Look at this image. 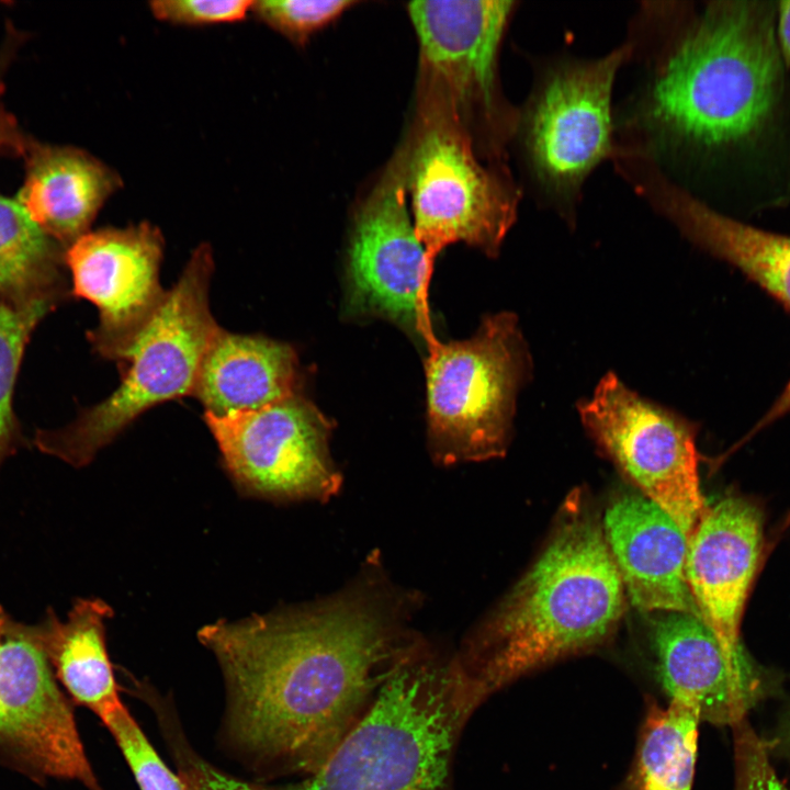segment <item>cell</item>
Listing matches in <instances>:
<instances>
[{"mask_svg": "<svg viewBox=\"0 0 790 790\" xmlns=\"http://www.w3.org/2000/svg\"><path fill=\"white\" fill-rule=\"evenodd\" d=\"M418 597L396 586L377 557L324 599L198 633L222 668L237 744L263 761L317 768L347 733Z\"/></svg>", "mask_w": 790, "mask_h": 790, "instance_id": "1", "label": "cell"}, {"mask_svg": "<svg viewBox=\"0 0 790 790\" xmlns=\"http://www.w3.org/2000/svg\"><path fill=\"white\" fill-rule=\"evenodd\" d=\"M667 10L673 27L629 106L630 140L620 146L654 160L751 144L774 117L782 90L772 9L715 1L685 24Z\"/></svg>", "mask_w": 790, "mask_h": 790, "instance_id": "2", "label": "cell"}, {"mask_svg": "<svg viewBox=\"0 0 790 790\" xmlns=\"http://www.w3.org/2000/svg\"><path fill=\"white\" fill-rule=\"evenodd\" d=\"M624 595L602 522L587 496L574 492L537 561L455 662L474 704L526 674L601 645L622 616Z\"/></svg>", "mask_w": 790, "mask_h": 790, "instance_id": "3", "label": "cell"}, {"mask_svg": "<svg viewBox=\"0 0 790 790\" xmlns=\"http://www.w3.org/2000/svg\"><path fill=\"white\" fill-rule=\"evenodd\" d=\"M404 647L369 712L291 790H442L460 719L473 706L454 665Z\"/></svg>", "mask_w": 790, "mask_h": 790, "instance_id": "4", "label": "cell"}, {"mask_svg": "<svg viewBox=\"0 0 790 790\" xmlns=\"http://www.w3.org/2000/svg\"><path fill=\"white\" fill-rule=\"evenodd\" d=\"M211 246H198L147 328L119 363V387L70 424L37 430L35 447L74 467L88 465L146 410L193 394L204 354L221 328L210 307Z\"/></svg>", "mask_w": 790, "mask_h": 790, "instance_id": "5", "label": "cell"}, {"mask_svg": "<svg viewBox=\"0 0 790 790\" xmlns=\"http://www.w3.org/2000/svg\"><path fill=\"white\" fill-rule=\"evenodd\" d=\"M428 442L440 465L505 455L520 388L532 359L518 317L484 318L463 341L426 343Z\"/></svg>", "mask_w": 790, "mask_h": 790, "instance_id": "6", "label": "cell"}, {"mask_svg": "<svg viewBox=\"0 0 790 790\" xmlns=\"http://www.w3.org/2000/svg\"><path fill=\"white\" fill-rule=\"evenodd\" d=\"M400 151L411 219L429 267L460 241L496 257L517 218L519 191L508 173L484 165L470 133L426 104H419L411 139Z\"/></svg>", "mask_w": 790, "mask_h": 790, "instance_id": "7", "label": "cell"}, {"mask_svg": "<svg viewBox=\"0 0 790 790\" xmlns=\"http://www.w3.org/2000/svg\"><path fill=\"white\" fill-rule=\"evenodd\" d=\"M631 43L594 59L561 58L538 74L519 112V136L531 179L548 202L568 214L603 160L614 159L612 90Z\"/></svg>", "mask_w": 790, "mask_h": 790, "instance_id": "8", "label": "cell"}, {"mask_svg": "<svg viewBox=\"0 0 790 790\" xmlns=\"http://www.w3.org/2000/svg\"><path fill=\"white\" fill-rule=\"evenodd\" d=\"M516 5L500 0L407 4L419 44V102L448 112L492 159H500L519 116L501 97L498 70Z\"/></svg>", "mask_w": 790, "mask_h": 790, "instance_id": "9", "label": "cell"}, {"mask_svg": "<svg viewBox=\"0 0 790 790\" xmlns=\"http://www.w3.org/2000/svg\"><path fill=\"white\" fill-rule=\"evenodd\" d=\"M578 414L599 450L690 537L707 509L695 425L607 373Z\"/></svg>", "mask_w": 790, "mask_h": 790, "instance_id": "10", "label": "cell"}, {"mask_svg": "<svg viewBox=\"0 0 790 790\" xmlns=\"http://www.w3.org/2000/svg\"><path fill=\"white\" fill-rule=\"evenodd\" d=\"M237 490L271 501H326L342 476L329 452L331 424L301 393L256 410L203 415Z\"/></svg>", "mask_w": 790, "mask_h": 790, "instance_id": "11", "label": "cell"}, {"mask_svg": "<svg viewBox=\"0 0 790 790\" xmlns=\"http://www.w3.org/2000/svg\"><path fill=\"white\" fill-rule=\"evenodd\" d=\"M0 763L37 783L54 778L101 790L37 622L20 621L1 605Z\"/></svg>", "mask_w": 790, "mask_h": 790, "instance_id": "12", "label": "cell"}, {"mask_svg": "<svg viewBox=\"0 0 790 790\" xmlns=\"http://www.w3.org/2000/svg\"><path fill=\"white\" fill-rule=\"evenodd\" d=\"M399 150L354 212L348 247L346 308L351 315L392 320L435 338L428 307L432 269L407 205Z\"/></svg>", "mask_w": 790, "mask_h": 790, "instance_id": "13", "label": "cell"}, {"mask_svg": "<svg viewBox=\"0 0 790 790\" xmlns=\"http://www.w3.org/2000/svg\"><path fill=\"white\" fill-rule=\"evenodd\" d=\"M163 247L160 229L148 222L88 232L68 246L72 293L99 312L88 338L101 357L120 363L161 308Z\"/></svg>", "mask_w": 790, "mask_h": 790, "instance_id": "14", "label": "cell"}, {"mask_svg": "<svg viewBox=\"0 0 790 790\" xmlns=\"http://www.w3.org/2000/svg\"><path fill=\"white\" fill-rule=\"evenodd\" d=\"M652 630L658 680L669 701L700 721L736 724L764 698L766 679L745 652L726 650L696 614L658 613Z\"/></svg>", "mask_w": 790, "mask_h": 790, "instance_id": "15", "label": "cell"}, {"mask_svg": "<svg viewBox=\"0 0 790 790\" xmlns=\"http://www.w3.org/2000/svg\"><path fill=\"white\" fill-rule=\"evenodd\" d=\"M763 546L761 510L738 496L707 507L688 539L686 578L699 617L732 653L745 652L740 627Z\"/></svg>", "mask_w": 790, "mask_h": 790, "instance_id": "16", "label": "cell"}, {"mask_svg": "<svg viewBox=\"0 0 790 790\" xmlns=\"http://www.w3.org/2000/svg\"><path fill=\"white\" fill-rule=\"evenodd\" d=\"M601 522L624 594L635 608L699 617L686 578L688 537L667 512L644 495L628 493L609 505Z\"/></svg>", "mask_w": 790, "mask_h": 790, "instance_id": "17", "label": "cell"}, {"mask_svg": "<svg viewBox=\"0 0 790 790\" xmlns=\"http://www.w3.org/2000/svg\"><path fill=\"white\" fill-rule=\"evenodd\" d=\"M641 196L695 246L735 266L790 307V236L733 219L661 172L645 180Z\"/></svg>", "mask_w": 790, "mask_h": 790, "instance_id": "18", "label": "cell"}, {"mask_svg": "<svg viewBox=\"0 0 790 790\" xmlns=\"http://www.w3.org/2000/svg\"><path fill=\"white\" fill-rule=\"evenodd\" d=\"M297 393L298 358L291 345L219 328L204 354L192 396L205 414L225 416L260 409Z\"/></svg>", "mask_w": 790, "mask_h": 790, "instance_id": "19", "label": "cell"}, {"mask_svg": "<svg viewBox=\"0 0 790 790\" xmlns=\"http://www.w3.org/2000/svg\"><path fill=\"white\" fill-rule=\"evenodd\" d=\"M122 184L115 170L82 150L35 148L18 201L49 237L70 246Z\"/></svg>", "mask_w": 790, "mask_h": 790, "instance_id": "20", "label": "cell"}, {"mask_svg": "<svg viewBox=\"0 0 790 790\" xmlns=\"http://www.w3.org/2000/svg\"><path fill=\"white\" fill-rule=\"evenodd\" d=\"M112 608L99 598H78L65 620L48 608L40 639L54 675L71 700L104 723L124 708L106 648L105 623Z\"/></svg>", "mask_w": 790, "mask_h": 790, "instance_id": "21", "label": "cell"}, {"mask_svg": "<svg viewBox=\"0 0 790 790\" xmlns=\"http://www.w3.org/2000/svg\"><path fill=\"white\" fill-rule=\"evenodd\" d=\"M699 714L675 701L648 704L621 790H691Z\"/></svg>", "mask_w": 790, "mask_h": 790, "instance_id": "22", "label": "cell"}, {"mask_svg": "<svg viewBox=\"0 0 790 790\" xmlns=\"http://www.w3.org/2000/svg\"><path fill=\"white\" fill-rule=\"evenodd\" d=\"M24 207L0 195V301L56 294L59 256Z\"/></svg>", "mask_w": 790, "mask_h": 790, "instance_id": "23", "label": "cell"}, {"mask_svg": "<svg viewBox=\"0 0 790 790\" xmlns=\"http://www.w3.org/2000/svg\"><path fill=\"white\" fill-rule=\"evenodd\" d=\"M56 294L0 301V467L21 444L12 410L13 390L26 342L50 311Z\"/></svg>", "mask_w": 790, "mask_h": 790, "instance_id": "24", "label": "cell"}, {"mask_svg": "<svg viewBox=\"0 0 790 790\" xmlns=\"http://www.w3.org/2000/svg\"><path fill=\"white\" fill-rule=\"evenodd\" d=\"M353 0H259L251 11L261 22L303 45L357 4Z\"/></svg>", "mask_w": 790, "mask_h": 790, "instance_id": "25", "label": "cell"}, {"mask_svg": "<svg viewBox=\"0 0 790 790\" xmlns=\"http://www.w3.org/2000/svg\"><path fill=\"white\" fill-rule=\"evenodd\" d=\"M103 724L122 751L140 790H192L185 779L165 765L125 707Z\"/></svg>", "mask_w": 790, "mask_h": 790, "instance_id": "26", "label": "cell"}, {"mask_svg": "<svg viewBox=\"0 0 790 790\" xmlns=\"http://www.w3.org/2000/svg\"><path fill=\"white\" fill-rule=\"evenodd\" d=\"M252 3L250 0H157L149 7L159 20L204 25L242 20L251 11Z\"/></svg>", "mask_w": 790, "mask_h": 790, "instance_id": "27", "label": "cell"}, {"mask_svg": "<svg viewBox=\"0 0 790 790\" xmlns=\"http://www.w3.org/2000/svg\"><path fill=\"white\" fill-rule=\"evenodd\" d=\"M185 780L192 790H255L249 785L224 775L200 760L193 761L187 770Z\"/></svg>", "mask_w": 790, "mask_h": 790, "instance_id": "28", "label": "cell"}, {"mask_svg": "<svg viewBox=\"0 0 790 790\" xmlns=\"http://www.w3.org/2000/svg\"><path fill=\"white\" fill-rule=\"evenodd\" d=\"M737 790H787L771 764L759 760L747 765L738 774Z\"/></svg>", "mask_w": 790, "mask_h": 790, "instance_id": "29", "label": "cell"}, {"mask_svg": "<svg viewBox=\"0 0 790 790\" xmlns=\"http://www.w3.org/2000/svg\"><path fill=\"white\" fill-rule=\"evenodd\" d=\"M777 32L782 54L790 65V1L779 3Z\"/></svg>", "mask_w": 790, "mask_h": 790, "instance_id": "30", "label": "cell"}, {"mask_svg": "<svg viewBox=\"0 0 790 790\" xmlns=\"http://www.w3.org/2000/svg\"><path fill=\"white\" fill-rule=\"evenodd\" d=\"M788 411H790V380L779 395V397L774 403V405L766 413L764 418L758 422L756 429H759L768 425L769 422L775 421L777 418L783 416Z\"/></svg>", "mask_w": 790, "mask_h": 790, "instance_id": "31", "label": "cell"}, {"mask_svg": "<svg viewBox=\"0 0 790 790\" xmlns=\"http://www.w3.org/2000/svg\"><path fill=\"white\" fill-rule=\"evenodd\" d=\"M787 747H788V752H789V755H790V723H789L788 729H787Z\"/></svg>", "mask_w": 790, "mask_h": 790, "instance_id": "32", "label": "cell"}]
</instances>
